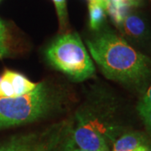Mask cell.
<instances>
[{
    "label": "cell",
    "mask_w": 151,
    "mask_h": 151,
    "mask_svg": "<svg viewBox=\"0 0 151 151\" xmlns=\"http://www.w3.org/2000/svg\"><path fill=\"white\" fill-rule=\"evenodd\" d=\"M138 110L145 124L151 131V106L140 103L138 107Z\"/></svg>",
    "instance_id": "7c38bea8"
},
{
    "label": "cell",
    "mask_w": 151,
    "mask_h": 151,
    "mask_svg": "<svg viewBox=\"0 0 151 151\" xmlns=\"http://www.w3.org/2000/svg\"><path fill=\"white\" fill-rule=\"evenodd\" d=\"M89 24L93 30H98L102 27L106 19V9L97 3L89 2Z\"/></svg>",
    "instance_id": "ba28073f"
},
{
    "label": "cell",
    "mask_w": 151,
    "mask_h": 151,
    "mask_svg": "<svg viewBox=\"0 0 151 151\" xmlns=\"http://www.w3.org/2000/svg\"><path fill=\"white\" fill-rule=\"evenodd\" d=\"M141 103L146 104V105H150L151 106V86L147 90L145 95V97H143V100H142Z\"/></svg>",
    "instance_id": "9a60e30c"
},
{
    "label": "cell",
    "mask_w": 151,
    "mask_h": 151,
    "mask_svg": "<svg viewBox=\"0 0 151 151\" xmlns=\"http://www.w3.org/2000/svg\"><path fill=\"white\" fill-rule=\"evenodd\" d=\"M65 92L47 81L39 82L32 92L16 97H0V129L29 124L59 109Z\"/></svg>",
    "instance_id": "7a4b0ae2"
},
{
    "label": "cell",
    "mask_w": 151,
    "mask_h": 151,
    "mask_svg": "<svg viewBox=\"0 0 151 151\" xmlns=\"http://www.w3.org/2000/svg\"><path fill=\"white\" fill-rule=\"evenodd\" d=\"M38 83L19 72L5 70L0 76V97H16L32 92Z\"/></svg>",
    "instance_id": "5b68a950"
},
{
    "label": "cell",
    "mask_w": 151,
    "mask_h": 151,
    "mask_svg": "<svg viewBox=\"0 0 151 151\" xmlns=\"http://www.w3.org/2000/svg\"><path fill=\"white\" fill-rule=\"evenodd\" d=\"M120 26L127 35L133 39H140L146 32L145 23L136 14H128Z\"/></svg>",
    "instance_id": "52a82bcc"
},
{
    "label": "cell",
    "mask_w": 151,
    "mask_h": 151,
    "mask_svg": "<svg viewBox=\"0 0 151 151\" xmlns=\"http://www.w3.org/2000/svg\"><path fill=\"white\" fill-rule=\"evenodd\" d=\"M129 9V8H128V7L115 5L112 3H110V4L108 6V8L106 9V12L109 14V16L112 19L113 23L115 24H117L118 26H120L125 19V17L129 14H128Z\"/></svg>",
    "instance_id": "9c48e42d"
},
{
    "label": "cell",
    "mask_w": 151,
    "mask_h": 151,
    "mask_svg": "<svg viewBox=\"0 0 151 151\" xmlns=\"http://www.w3.org/2000/svg\"><path fill=\"white\" fill-rule=\"evenodd\" d=\"M45 56L50 65L72 81H84L95 72L91 57L76 33L56 38L46 49Z\"/></svg>",
    "instance_id": "3957f363"
},
{
    "label": "cell",
    "mask_w": 151,
    "mask_h": 151,
    "mask_svg": "<svg viewBox=\"0 0 151 151\" xmlns=\"http://www.w3.org/2000/svg\"><path fill=\"white\" fill-rule=\"evenodd\" d=\"M86 45L92 58L109 79L141 86L150 77V60L114 33L98 34L86 40Z\"/></svg>",
    "instance_id": "6da1fadb"
},
{
    "label": "cell",
    "mask_w": 151,
    "mask_h": 151,
    "mask_svg": "<svg viewBox=\"0 0 151 151\" xmlns=\"http://www.w3.org/2000/svg\"><path fill=\"white\" fill-rule=\"evenodd\" d=\"M65 151H86L84 150H82V149H81V148H79L78 146L76 145L75 141H74L73 137H72V131H71V133H70L68 139L66 141V144H65Z\"/></svg>",
    "instance_id": "4fadbf2b"
},
{
    "label": "cell",
    "mask_w": 151,
    "mask_h": 151,
    "mask_svg": "<svg viewBox=\"0 0 151 151\" xmlns=\"http://www.w3.org/2000/svg\"><path fill=\"white\" fill-rule=\"evenodd\" d=\"M9 54V38L7 27L0 19V59Z\"/></svg>",
    "instance_id": "30bf717a"
},
{
    "label": "cell",
    "mask_w": 151,
    "mask_h": 151,
    "mask_svg": "<svg viewBox=\"0 0 151 151\" xmlns=\"http://www.w3.org/2000/svg\"><path fill=\"white\" fill-rule=\"evenodd\" d=\"M88 1L91 2V3H97L98 4H100L102 7H103L105 9H107L108 6L111 3V0H88Z\"/></svg>",
    "instance_id": "2e32d148"
},
{
    "label": "cell",
    "mask_w": 151,
    "mask_h": 151,
    "mask_svg": "<svg viewBox=\"0 0 151 151\" xmlns=\"http://www.w3.org/2000/svg\"><path fill=\"white\" fill-rule=\"evenodd\" d=\"M111 3L118 6H124L130 8L132 6H137L139 0H111Z\"/></svg>",
    "instance_id": "5bb4252c"
},
{
    "label": "cell",
    "mask_w": 151,
    "mask_h": 151,
    "mask_svg": "<svg viewBox=\"0 0 151 151\" xmlns=\"http://www.w3.org/2000/svg\"><path fill=\"white\" fill-rule=\"evenodd\" d=\"M59 19L60 29H65L67 25V9L65 0H52Z\"/></svg>",
    "instance_id": "8fae6325"
},
{
    "label": "cell",
    "mask_w": 151,
    "mask_h": 151,
    "mask_svg": "<svg viewBox=\"0 0 151 151\" xmlns=\"http://www.w3.org/2000/svg\"><path fill=\"white\" fill-rule=\"evenodd\" d=\"M113 151H150V147L140 134H127L114 143Z\"/></svg>",
    "instance_id": "8992f818"
},
{
    "label": "cell",
    "mask_w": 151,
    "mask_h": 151,
    "mask_svg": "<svg viewBox=\"0 0 151 151\" xmlns=\"http://www.w3.org/2000/svg\"><path fill=\"white\" fill-rule=\"evenodd\" d=\"M71 131L69 122H60L40 133L12 136L0 144V151H65Z\"/></svg>",
    "instance_id": "277c9868"
}]
</instances>
